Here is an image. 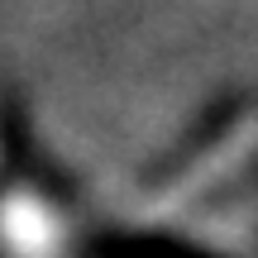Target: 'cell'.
<instances>
[{
	"label": "cell",
	"instance_id": "obj_1",
	"mask_svg": "<svg viewBox=\"0 0 258 258\" xmlns=\"http://www.w3.org/2000/svg\"><path fill=\"white\" fill-rule=\"evenodd\" d=\"M0 244L15 258H57L67 244L57 211L34 191H10L0 201Z\"/></svg>",
	"mask_w": 258,
	"mask_h": 258
}]
</instances>
